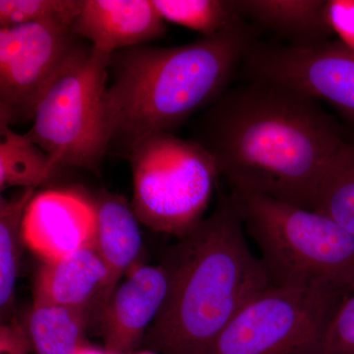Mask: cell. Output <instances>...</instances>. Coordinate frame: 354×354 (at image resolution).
Masks as SVG:
<instances>
[{
    "label": "cell",
    "mask_w": 354,
    "mask_h": 354,
    "mask_svg": "<svg viewBox=\"0 0 354 354\" xmlns=\"http://www.w3.org/2000/svg\"><path fill=\"white\" fill-rule=\"evenodd\" d=\"M320 102L249 79L205 111L192 140L214 158L232 191L314 211L324 174L346 140Z\"/></svg>",
    "instance_id": "obj_1"
},
{
    "label": "cell",
    "mask_w": 354,
    "mask_h": 354,
    "mask_svg": "<svg viewBox=\"0 0 354 354\" xmlns=\"http://www.w3.org/2000/svg\"><path fill=\"white\" fill-rule=\"evenodd\" d=\"M232 196L180 239L167 266L171 285L143 344L158 354H200L251 299L272 286L249 249Z\"/></svg>",
    "instance_id": "obj_2"
},
{
    "label": "cell",
    "mask_w": 354,
    "mask_h": 354,
    "mask_svg": "<svg viewBox=\"0 0 354 354\" xmlns=\"http://www.w3.org/2000/svg\"><path fill=\"white\" fill-rule=\"evenodd\" d=\"M257 29L239 17L227 29L183 46H140L111 55L108 113L111 146L125 153L155 132L172 133L227 91Z\"/></svg>",
    "instance_id": "obj_3"
},
{
    "label": "cell",
    "mask_w": 354,
    "mask_h": 354,
    "mask_svg": "<svg viewBox=\"0 0 354 354\" xmlns=\"http://www.w3.org/2000/svg\"><path fill=\"white\" fill-rule=\"evenodd\" d=\"M272 285L346 292L354 283V237L330 218L265 195L232 191Z\"/></svg>",
    "instance_id": "obj_4"
},
{
    "label": "cell",
    "mask_w": 354,
    "mask_h": 354,
    "mask_svg": "<svg viewBox=\"0 0 354 354\" xmlns=\"http://www.w3.org/2000/svg\"><path fill=\"white\" fill-rule=\"evenodd\" d=\"M111 55L84 44L39 101L26 136L64 169L97 171L111 144Z\"/></svg>",
    "instance_id": "obj_5"
},
{
    "label": "cell",
    "mask_w": 354,
    "mask_h": 354,
    "mask_svg": "<svg viewBox=\"0 0 354 354\" xmlns=\"http://www.w3.org/2000/svg\"><path fill=\"white\" fill-rule=\"evenodd\" d=\"M131 167L132 208L155 232L188 234L203 220L218 176L216 162L194 140L155 132L125 153Z\"/></svg>",
    "instance_id": "obj_6"
},
{
    "label": "cell",
    "mask_w": 354,
    "mask_h": 354,
    "mask_svg": "<svg viewBox=\"0 0 354 354\" xmlns=\"http://www.w3.org/2000/svg\"><path fill=\"white\" fill-rule=\"evenodd\" d=\"M346 292L272 285L200 354H318Z\"/></svg>",
    "instance_id": "obj_7"
},
{
    "label": "cell",
    "mask_w": 354,
    "mask_h": 354,
    "mask_svg": "<svg viewBox=\"0 0 354 354\" xmlns=\"http://www.w3.org/2000/svg\"><path fill=\"white\" fill-rule=\"evenodd\" d=\"M83 46L65 26L0 27V124L32 122L44 93Z\"/></svg>",
    "instance_id": "obj_8"
},
{
    "label": "cell",
    "mask_w": 354,
    "mask_h": 354,
    "mask_svg": "<svg viewBox=\"0 0 354 354\" xmlns=\"http://www.w3.org/2000/svg\"><path fill=\"white\" fill-rule=\"evenodd\" d=\"M241 69L248 80L279 84L328 102L354 122V53L341 41L295 46L257 41Z\"/></svg>",
    "instance_id": "obj_9"
},
{
    "label": "cell",
    "mask_w": 354,
    "mask_h": 354,
    "mask_svg": "<svg viewBox=\"0 0 354 354\" xmlns=\"http://www.w3.org/2000/svg\"><path fill=\"white\" fill-rule=\"evenodd\" d=\"M95 232L93 199L75 190L50 189L35 195L23 218V241L43 262L95 246Z\"/></svg>",
    "instance_id": "obj_10"
},
{
    "label": "cell",
    "mask_w": 354,
    "mask_h": 354,
    "mask_svg": "<svg viewBox=\"0 0 354 354\" xmlns=\"http://www.w3.org/2000/svg\"><path fill=\"white\" fill-rule=\"evenodd\" d=\"M171 285L169 266H135L101 311L106 351L131 354L164 306Z\"/></svg>",
    "instance_id": "obj_11"
},
{
    "label": "cell",
    "mask_w": 354,
    "mask_h": 354,
    "mask_svg": "<svg viewBox=\"0 0 354 354\" xmlns=\"http://www.w3.org/2000/svg\"><path fill=\"white\" fill-rule=\"evenodd\" d=\"M165 23L153 0H83L72 32L111 55L162 38Z\"/></svg>",
    "instance_id": "obj_12"
},
{
    "label": "cell",
    "mask_w": 354,
    "mask_h": 354,
    "mask_svg": "<svg viewBox=\"0 0 354 354\" xmlns=\"http://www.w3.org/2000/svg\"><path fill=\"white\" fill-rule=\"evenodd\" d=\"M109 271L95 246L53 262H43L34 285L32 304L58 305L101 311L106 301Z\"/></svg>",
    "instance_id": "obj_13"
},
{
    "label": "cell",
    "mask_w": 354,
    "mask_h": 354,
    "mask_svg": "<svg viewBox=\"0 0 354 354\" xmlns=\"http://www.w3.org/2000/svg\"><path fill=\"white\" fill-rule=\"evenodd\" d=\"M93 203L97 214L95 248L109 274L104 306L121 277L136 266L142 250V236L140 221L124 197L102 191Z\"/></svg>",
    "instance_id": "obj_14"
},
{
    "label": "cell",
    "mask_w": 354,
    "mask_h": 354,
    "mask_svg": "<svg viewBox=\"0 0 354 354\" xmlns=\"http://www.w3.org/2000/svg\"><path fill=\"white\" fill-rule=\"evenodd\" d=\"M327 0H232L235 11L257 29L277 35L288 46L325 43L333 35L326 19Z\"/></svg>",
    "instance_id": "obj_15"
},
{
    "label": "cell",
    "mask_w": 354,
    "mask_h": 354,
    "mask_svg": "<svg viewBox=\"0 0 354 354\" xmlns=\"http://www.w3.org/2000/svg\"><path fill=\"white\" fill-rule=\"evenodd\" d=\"M93 312L58 305L32 304L23 325L36 354H78Z\"/></svg>",
    "instance_id": "obj_16"
},
{
    "label": "cell",
    "mask_w": 354,
    "mask_h": 354,
    "mask_svg": "<svg viewBox=\"0 0 354 354\" xmlns=\"http://www.w3.org/2000/svg\"><path fill=\"white\" fill-rule=\"evenodd\" d=\"M0 190L23 187L36 189L53 183L60 169L48 153L28 138L0 124Z\"/></svg>",
    "instance_id": "obj_17"
},
{
    "label": "cell",
    "mask_w": 354,
    "mask_h": 354,
    "mask_svg": "<svg viewBox=\"0 0 354 354\" xmlns=\"http://www.w3.org/2000/svg\"><path fill=\"white\" fill-rule=\"evenodd\" d=\"M32 188L23 189L12 198L0 199V311L1 319L10 315L15 298V286L20 269L22 223L26 209L34 198Z\"/></svg>",
    "instance_id": "obj_18"
},
{
    "label": "cell",
    "mask_w": 354,
    "mask_h": 354,
    "mask_svg": "<svg viewBox=\"0 0 354 354\" xmlns=\"http://www.w3.org/2000/svg\"><path fill=\"white\" fill-rule=\"evenodd\" d=\"M314 211L354 237V140H344L324 174Z\"/></svg>",
    "instance_id": "obj_19"
},
{
    "label": "cell",
    "mask_w": 354,
    "mask_h": 354,
    "mask_svg": "<svg viewBox=\"0 0 354 354\" xmlns=\"http://www.w3.org/2000/svg\"><path fill=\"white\" fill-rule=\"evenodd\" d=\"M165 22L200 32L203 38L227 29L241 16L232 0H153Z\"/></svg>",
    "instance_id": "obj_20"
},
{
    "label": "cell",
    "mask_w": 354,
    "mask_h": 354,
    "mask_svg": "<svg viewBox=\"0 0 354 354\" xmlns=\"http://www.w3.org/2000/svg\"><path fill=\"white\" fill-rule=\"evenodd\" d=\"M83 0H0V27L48 23L72 28Z\"/></svg>",
    "instance_id": "obj_21"
},
{
    "label": "cell",
    "mask_w": 354,
    "mask_h": 354,
    "mask_svg": "<svg viewBox=\"0 0 354 354\" xmlns=\"http://www.w3.org/2000/svg\"><path fill=\"white\" fill-rule=\"evenodd\" d=\"M318 354H354V283L330 318Z\"/></svg>",
    "instance_id": "obj_22"
},
{
    "label": "cell",
    "mask_w": 354,
    "mask_h": 354,
    "mask_svg": "<svg viewBox=\"0 0 354 354\" xmlns=\"http://www.w3.org/2000/svg\"><path fill=\"white\" fill-rule=\"evenodd\" d=\"M325 14L333 34L354 53V0H327Z\"/></svg>",
    "instance_id": "obj_23"
},
{
    "label": "cell",
    "mask_w": 354,
    "mask_h": 354,
    "mask_svg": "<svg viewBox=\"0 0 354 354\" xmlns=\"http://www.w3.org/2000/svg\"><path fill=\"white\" fill-rule=\"evenodd\" d=\"M32 353L31 342L24 325L11 321L0 328V354H30Z\"/></svg>",
    "instance_id": "obj_24"
},
{
    "label": "cell",
    "mask_w": 354,
    "mask_h": 354,
    "mask_svg": "<svg viewBox=\"0 0 354 354\" xmlns=\"http://www.w3.org/2000/svg\"><path fill=\"white\" fill-rule=\"evenodd\" d=\"M78 354H113L109 353L108 351H101V349H97L95 348H92V346H88V344H85L82 348L79 351Z\"/></svg>",
    "instance_id": "obj_25"
},
{
    "label": "cell",
    "mask_w": 354,
    "mask_h": 354,
    "mask_svg": "<svg viewBox=\"0 0 354 354\" xmlns=\"http://www.w3.org/2000/svg\"><path fill=\"white\" fill-rule=\"evenodd\" d=\"M134 354H158V353H153V351H149V349H147V351H141V353H136Z\"/></svg>",
    "instance_id": "obj_26"
}]
</instances>
